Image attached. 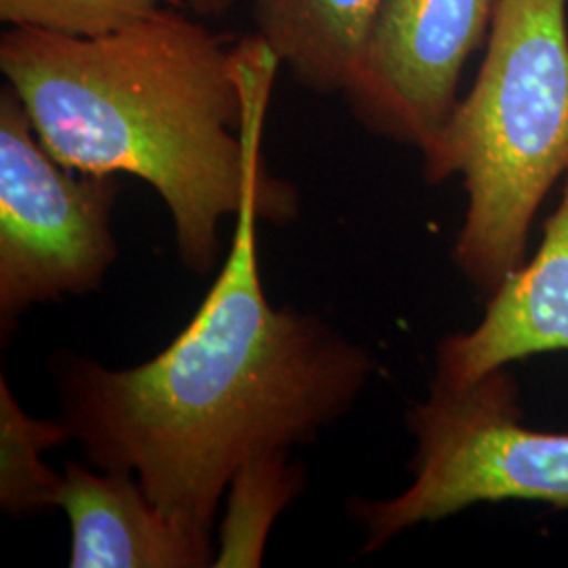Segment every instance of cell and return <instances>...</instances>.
Segmentation results:
<instances>
[{"instance_id": "cell-1", "label": "cell", "mask_w": 568, "mask_h": 568, "mask_svg": "<svg viewBox=\"0 0 568 568\" xmlns=\"http://www.w3.org/2000/svg\"><path fill=\"white\" fill-rule=\"evenodd\" d=\"M295 213L262 190L246 194L215 283L154 358L122 371L74 352L49 363L60 422L87 462L133 474L173 525L203 539L248 459L314 443L377 366L323 318L270 304L257 222L288 224Z\"/></svg>"}, {"instance_id": "cell-2", "label": "cell", "mask_w": 568, "mask_h": 568, "mask_svg": "<svg viewBox=\"0 0 568 568\" xmlns=\"http://www.w3.org/2000/svg\"><path fill=\"white\" fill-rule=\"evenodd\" d=\"M281 65L260 34L227 47L180 7L95 39L32 28L0 39V72L49 154L81 173L154 187L180 260L199 276L217 262L220 225L251 190L297 206L262 159Z\"/></svg>"}, {"instance_id": "cell-3", "label": "cell", "mask_w": 568, "mask_h": 568, "mask_svg": "<svg viewBox=\"0 0 568 568\" xmlns=\"http://www.w3.org/2000/svg\"><path fill=\"white\" fill-rule=\"evenodd\" d=\"M568 0H499L476 81L424 152L429 183L462 178L453 262L490 295L527 262L549 190L568 175Z\"/></svg>"}, {"instance_id": "cell-4", "label": "cell", "mask_w": 568, "mask_h": 568, "mask_svg": "<svg viewBox=\"0 0 568 568\" xmlns=\"http://www.w3.org/2000/svg\"><path fill=\"white\" fill-rule=\"evenodd\" d=\"M471 384L434 377L429 396L408 408L415 438L410 485L389 499H356L365 554L419 525L480 506L532 501L568 509V432L528 427L511 373Z\"/></svg>"}, {"instance_id": "cell-5", "label": "cell", "mask_w": 568, "mask_h": 568, "mask_svg": "<svg viewBox=\"0 0 568 568\" xmlns=\"http://www.w3.org/2000/svg\"><path fill=\"white\" fill-rule=\"evenodd\" d=\"M119 175L55 161L18 93L0 91V333L7 342L32 305L102 286L119 257L112 213Z\"/></svg>"}, {"instance_id": "cell-6", "label": "cell", "mask_w": 568, "mask_h": 568, "mask_svg": "<svg viewBox=\"0 0 568 568\" xmlns=\"http://www.w3.org/2000/svg\"><path fill=\"white\" fill-rule=\"evenodd\" d=\"M499 0H377L365 55L345 89L368 131L427 152L459 102L469 55Z\"/></svg>"}, {"instance_id": "cell-7", "label": "cell", "mask_w": 568, "mask_h": 568, "mask_svg": "<svg viewBox=\"0 0 568 568\" xmlns=\"http://www.w3.org/2000/svg\"><path fill=\"white\" fill-rule=\"evenodd\" d=\"M556 352H568V175L532 255L488 295L476 325L438 345L434 377L471 384Z\"/></svg>"}, {"instance_id": "cell-8", "label": "cell", "mask_w": 568, "mask_h": 568, "mask_svg": "<svg viewBox=\"0 0 568 568\" xmlns=\"http://www.w3.org/2000/svg\"><path fill=\"white\" fill-rule=\"evenodd\" d=\"M58 508L70 523L72 568L213 567L211 539L173 525L129 471L68 462Z\"/></svg>"}, {"instance_id": "cell-9", "label": "cell", "mask_w": 568, "mask_h": 568, "mask_svg": "<svg viewBox=\"0 0 568 568\" xmlns=\"http://www.w3.org/2000/svg\"><path fill=\"white\" fill-rule=\"evenodd\" d=\"M377 0H255L257 34L291 77L316 93H344L363 55Z\"/></svg>"}, {"instance_id": "cell-10", "label": "cell", "mask_w": 568, "mask_h": 568, "mask_svg": "<svg viewBox=\"0 0 568 568\" xmlns=\"http://www.w3.org/2000/svg\"><path fill=\"white\" fill-rule=\"evenodd\" d=\"M291 450H270L248 459L225 490L224 523L213 558L215 568L264 565L270 530L304 490L305 471L288 459Z\"/></svg>"}, {"instance_id": "cell-11", "label": "cell", "mask_w": 568, "mask_h": 568, "mask_svg": "<svg viewBox=\"0 0 568 568\" xmlns=\"http://www.w3.org/2000/svg\"><path fill=\"white\" fill-rule=\"evenodd\" d=\"M72 440L60 419H37L21 408L7 377H0V506L11 516L58 508L63 474L42 455Z\"/></svg>"}, {"instance_id": "cell-12", "label": "cell", "mask_w": 568, "mask_h": 568, "mask_svg": "<svg viewBox=\"0 0 568 568\" xmlns=\"http://www.w3.org/2000/svg\"><path fill=\"white\" fill-rule=\"evenodd\" d=\"M182 0H0V20L79 39H95L148 20Z\"/></svg>"}, {"instance_id": "cell-13", "label": "cell", "mask_w": 568, "mask_h": 568, "mask_svg": "<svg viewBox=\"0 0 568 568\" xmlns=\"http://www.w3.org/2000/svg\"><path fill=\"white\" fill-rule=\"evenodd\" d=\"M241 0H182L183 9L201 20L222 18L230 13Z\"/></svg>"}]
</instances>
